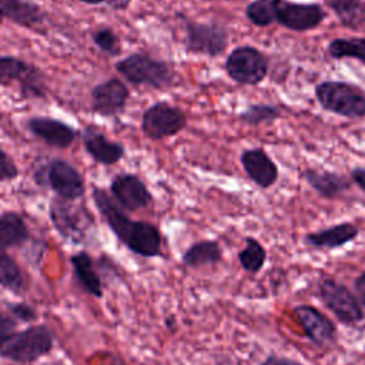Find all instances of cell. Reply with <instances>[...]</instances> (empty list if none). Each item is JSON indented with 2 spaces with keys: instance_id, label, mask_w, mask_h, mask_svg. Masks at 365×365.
Masks as SVG:
<instances>
[{
  "instance_id": "f35d334b",
  "label": "cell",
  "mask_w": 365,
  "mask_h": 365,
  "mask_svg": "<svg viewBox=\"0 0 365 365\" xmlns=\"http://www.w3.org/2000/svg\"><path fill=\"white\" fill-rule=\"evenodd\" d=\"M106 3L113 10H125L130 6L131 0H107Z\"/></svg>"
},
{
  "instance_id": "d6a6232c",
  "label": "cell",
  "mask_w": 365,
  "mask_h": 365,
  "mask_svg": "<svg viewBox=\"0 0 365 365\" xmlns=\"http://www.w3.org/2000/svg\"><path fill=\"white\" fill-rule=\"evenodd\" d=\"M17 175L19 168L14 160L3 148H0V181H11L17 178Z\"/></svg>"
},
{
  "instance_id": "f546056e",
  "label": "cell",
  "mask_w": 365,
  "mask_h": 365,
  "mask_svg": "<svg viewBox=\"0 0 365 365\" xmlns=\"http://www.w3.org/2000/svg\"><path fill=\"white\" fill-rule=\"evenodd\" d=\"M30 63L14 56H0V86L9 87L13 83H20Z\"/></svg>"
},
{
  "instance_id": "ba28073f",
  "label": "cell",
  "mask_w": 365,
  "mask_h": 365,
  "mask_svg": "<svg viewBox=\"0 0 365 365\" xmlns=\"http://www.w3.org/2000/svg\"><path fill=\"white\" fill-rule=\"evenodd\" d=\"M224 67L234 83L257 86L267 77L269 63L259 48L252 46H238L228 54Z\"/></svg>"
},
{
  "instance_id": "2e32d148",
  "label": "cell",
  "mask_w": 365,
  "mask_h": 365,
  "mask_svg": "<svg viewBox=\"0 0 365 365\" xmlns=\"http://www.w3.org/2000/svg\"><path fill=\"white\" fill-rule=\"evenodd\" d=\"M240 160L248 178L259 188L267 190L277 182L278 167L264 148H247L241 153Z\"/></svg>"
},
{
  "instance_id": "30bf717a",
  "label": "cell",
  "mask_w": 365,
  "mask_h": 365,
  "mask_svg": "<svg viewBox=\"0 0 365 365\" xmlns=\"http://www.w3.org/2000/svg\"><path fill=\"white\" fill-rule=\"evenodd\" d=\"M185 125L187 114L180 107L167 101L151 104L141 117V131L154 141L177 135Z\"/></svg>"
},
{
  "instance_id": "44dd1931",
  "label": "cell",
  "mask_w": 365,
  "mask_h": 365,
  "mask_svg": "<svg viewBox=\"0 0 365 365\" xmlns=\"http://www.w3.org/2000/svg\"><path fill=\"white\" fill-rule=\"evenodd\" d=\"M222 259V248L215 240H201L191 244L181 255V262L187 268L198 269L211 267Z\"/></svg>"
},
{
  "instance_id": "7a4b0ae2",
  "label": "cell",
  "mask_w": 365,
  "mask_h": 365,
  "mask_svg": "<svg viewBox=\"0 0 365 365\" xmlns=\"http://www.w3.org/2000/svg\"><path fill=\"white\" fill-rule=\"evenodd\" d=\"M315 97L322 110L345 118L365 117V90L339 80H325L317 84Z\"/></svg>"
},
{
  "instance_id": "5b68a950",
  "label": "cell",
  "mask_w": 365,
  "mask_h": 365,
  "mask_svg": "<svg viewBox=\"0 0 365 365\" xmlns=\"http://www.w3.org/2000/svg\"><path fill=\"white\" fill-rule=\"evenodd\" d=\"M51 348V331L46 325H31L3 338L0 341V356L19 364H31L47 355Z\"/></svg>"
},
{
  "instance_id": "6da1fadb",
  "label": "cell",
  "mask_w": 365,
  "mask_h": 365,
  "mask_svg": "<svg viewBox=\"0 0 365 365\" xmlns=\"http://www.w3.org/2000/svg\"><path fill=\"white\" fill-rule=\"evenodd\" d=\"M93 201L114 235L134 254L144 258L161 255L163 237L160 230L147 221H134L114 202L101 188L96 187L91 192Z\"/></svg>"
},
{
  "instance_id": "ffe728a7",
  "label": "cell",
  "mask_w": 365,
  "mask_h": 365,
  "mask_svg": "<svg viewBox=\"0 0 365 365\" xmlns=\"http://www.w3.org/2000/svg\"><path fill=\"white\" fill-rule=\"evenodd\" d=\"M0 11L4 19L29 30H37L43 26L46 19L38 4L29 0H0Z\"/></svg>"
},
{
  "instance_id": "60d3db41",
  "label": "cell",
  "mask_w": 365,
  "mask_h": 365,
  "mask_svg": "<svg viewBox=\"0 0 365 365\" xmlns=\"http://www.w3.org/2000/svg\"><path fill=\"white\" fill-rule=\"evenodd\" d=\"M3 20H4V16H3V13H1V11H0V24H1V23H3Z\"/></svg>"
},
{
  "instance_id": "cb8c5ba5",
  "label": "cell",
  "mask_w": 365,
  "mask_h": 365,
  "mask_svg": "<svg viewBox=\"0 0 365 365\" xmlns=\"http://www.w3.org/2000/svg\"><path fill=\"white\" fill-rule=\"evenodd\" d=\"M325 4L344 27L354 31L365 27V0H325Z\"/></svg>"
},
{
  "instance_id": "3957f363",
  "label": "cell",
  "mask_w": 365,
  "mask_h": 365,
  "mask_svg": "<svg viewBox=\"0 0 365 365\" xmlns=\"http://www.w3.org/2000/svg\"><path fill=\"white\" fill-rule=\"evenodd\" d=\"M48 215L56 231L73 244H86L94 232V218L84 204L56 197L50 202Z\"/></svg>"
},
{
  "instance_id": "e575fe53",
  "label": "cell",
  "mask_w": 365,
  "mask_h": 365,
  "mask_svg": "<svg viewBox=\"0 0 365 365\" xmlns=\"http://www.w3.org/2000/svg\"><path fill=\"white\" fill-rule=\"evenodd\" d=\"M259 365H304L302 362L288 358V356H281V355H275V354H269L267 355Z\"/></svg>"
},
{
  "instance_id": "e0dca14e",
  "label": "cell",
  "mask_w": 365,
  "mask_h": 365,
  "mask_svg": "<svg viewBox=\"0 0 365 365\" xmlns=\"http://www.w3.org/2000/svg\"><path fill=\"white\" fill-rule=\"evenodd\" d=\"M81 140L88 155L96 163L103 165H113L118 163L125 154V148L121 143L111 141L104 133L93 125H88L83 130Z\"/></svg>"
},
{
  "instance_id": "7402d4cb",
  "label": "cell",
  "mask_w": 365,
  "mask_h": 365,
  "mask_svg": "<svg viewBox=\"0 0 365 365\" xmlns=\"http://www.w3.org/2000/svg\"><path fill=\"white\" fill-rule=\"evenodd\" d=\"M70 262L81 288L94 295L96 298L103 297V282L94 267L93 258L86 251H78L70 257Z\"/></svg>"
},
{
  "instance_id": "d4e9b609",
  "label": "cell",
  "mask_w": 365,
  "mask_h": 365,
  "mask_svg": "<svg viewBox=\"0 0 365 365\" xmlns=\"http://www.w3.org/2000/svg\"><path fill=\"white\" fill-rule=\"evenodd\" d=\"M327 53L336 60L355 58L365 64V37L332 38L327 46Z\"/></svg>"
},
{
  "instance_id": "ac0fdd59",
  "label": "cell",
  "mask_w": 365,
  "mask_h": 365,
  "mask_svg": "<svg viewBox=\"0 0 365 365\" xmlns=\"http://www.w3.org/2000/svg\"><path fill=\"white\" fill-rule=\"evenodd\" d=\"M359 235V228L348 221L305 234L304 242L314 250H336L352 242Z\"/></svg>"
},
{
  "instance_id": "5bb4252c",
  "label": "cell",
  "mask_w": 365,
  "mask_h": 365,
  "mask_svg": "<svg viewBox=\"0 0 365 365\" xmlns=\"http://www.w3.org/2000/svg\"><path fill=\"white\" fill-rule=\"evenodd\" d=\"M304 335L317 346L332 345L336 339V327L322 311L309 304H299L294 307Z\"/></svg>"
},
{
  "instance_id": "9c48e42d",
  "label": "cell",
  "mask_w": 365,
  "mask_h": 365,
  "mask_svg": "<svg viewBox=\"0 0 365 365\" xmlns=\"http://www.w3.org/2000/svg\"><path fill=\"white\" fill-rule=\"evenodd\" d=\"M228 47V30L220 21L185 20V50L208 57L221 56Z\"/></svg>"
},
{
  "instance_id": "d590c367",
  "label": "cell",
  "mask_w": 365,
  "mask_h": 365,
  "mask_svg": "<svg viewBox=\"0 0 365 365\" xmlns=\"http://www.w3.org/2000/svg\"><path fill=\"white\" fill-rule=\"evenodd\" d=\"M354 294L361 302L362 308H365V271L358 274L354 279Z\"/></svg>"
},
{
  "instance_id": "4dcf8cb0",
  "label": "cell",
  "mask_w": 365,
  "mask_h": 365,
  "mask_svg": "<svg viewBox=\"0 0 365 365\" xmlns=\"http://www.w3.org/2000/svg\"><path fill=\"white\" fill-rule=\"evenodd\" d=\"M245 17L257 27H267L275 23L272 0H254L245 7Z\"/></svg>"
},
{
  "instance_id": "9a60e30c",
  "label": "cell",
  "mask_w": 365,
  "mask_h": 365,
  "mask_svg": "<svg viewBox=\"0 0 365 365\" xmlns=\"http://www.w3.org/2000/svg\"><path fill=\"white\" fill-rule=\"evenodd\" d=\"M26 125L33 135L56 148L70 147L77 137V133L71 125L53 117L34 115L27 120Z\"/></svg>"
},
{
  "instance_id": "52a82bcc",
  "label": "cell",
  "mask_w": 365,
  "mask_h": 365,
  "mask_svg": "<svg viewBox=\"0 0 365 365\" xmlns=\"http://www.w3.org/2000/svg\"><path fill=\"white\" fill-rule=\"evenodd\" d=\"M34 180L40 185H47L63 200L77 201L86 192L83 175L66 160L53 158L37 167Z\"/></svg>"
},
{
  "instance_id": "f1b7e54d",
  "label": "cell",
  "mask_w": 365,
  "mask_h": 365,
  "mask_svg": "<svg viewBox=\"0 0 365 365\" xmlns=\"http://www.w3.org/2000/svg\"><path fill=\"white\" fill-rule=\"evenodd\" d=\"M21 98H44L47 93V84L44 73L34 64H30L23 80L19 83Z\"/></svg>"
},
{
  "instance_id": "83f0119b",
  "label": "cell",
  "mask_w": 365,
  "mask_h": 365,
  "mask_svg": "<svg viewBox=\"0 0 365 365\" xmlns=\"http://www.w3.org/2000/svg\"><path fill=\"white\" fill-rule=\"evenodd\" d=\"M281 115V108L274 104L257 103L250 104L238 114V120L248 125H259L265 123H274Z\"/></svg>"
},
{
  "instance_id": "7c38bea8",
  "label": "cell",
  "mask_w": 365,
  "mask_h": 365,
  "mask_svg": "<svg viewBox=\"0 0 365 365\" xmlns=\"http://www.w3.org/2000/svg\"><path fill=\"white\" fill-rule=\"evenodd\" d=\"M130 90L117 77L96 84L90 93L91 110L103 117H117L127 106Z\"/></svg>"
},
{
  "instance_id": "8fae6325",
  "label": "cell",
  "mask_w": 365,
  "mask_h": 365,
  "mask_svg": "<svg viewBox=\"0 0 365 365\" xmlns=\"http://www.w3.org/2000/svg\"><path fill=\"white\" fill-rule=\"evenodd\" d=\"M275 23L292 31H309L317 29L327 17L319 3L272 0Z\"/></svg>"
},
{
  "instance_id": "ab89813d",
  "label": "cell",
  "mask_w": 365,
  "mask_h": 365,
  "mask_svg": "<svg viewBox=\"0 0 365 365\" xmlns=\"http://www.w3.org/2000/svg\"><path fill=\"white\" fill-rule=\"evenodd\" d=\"M80 3H84V4H90V6H97V4H101V3H106L107 0H78Z\"/></svg>"
},
{
  "instance_id": "277c9868",
  "label": "cell",
  "mask_w": 365,
  "mask_h": 365,
  "mask_svg": "<svg viewBox=\"0 0 365 365\" xmlns=\"http://www.w3.org/2000/svg\"><path fill=\"white\" fill-rule=\"evenodd\" d=\"M114 67L133 86H147L161 90L171 87L174 83L171 66L165 60L145 53H133L118 60Z\"/></svg>"
},
{
  "instance_id": "484cf974",
  "label": "cell",
  "mask_w": 365,
  "mask_h": 365,
  "mask_svg": "<svg viewBox=\"0 0 365 365\" xmlns=\"http://www.w3.org/2000/svg\"><path fill=\"white\" fill-rule=\"evenodd\" d=\"M241 268L248 274H258L267 262L265 247L254 237H245L244 248L238 252Z\"/></svg>"
},
{
  "instance_id": "1f68e13d",
  "label": "cell",
  "mask_w": 365,
  "mask_h": 365,
  "mask_svg": "<svg viewBox=\"0 0 365 365\" xmlns=\"http://www.w3.org/2000/svg\"><path fill=\"white\" fill-rule=\"evenodd\" d=\"M91 38L97 48L110 57L118 56L121 53V41L111 27H98L91 33Z\"/></svg>"
},
{
  "instance_id": "603a6c76",
  "label": "cell",
  "mask_w": 365,
  "mask_h": 365,
  "mask_svg": "<svg viewBox=\"0 0 365 365\" xmlns=\"http://www.w3.org/2000/svg\"><path fill=\"white\" fill-rule=\"evenodd\" d=\"M30 237L23 217L14 211L0 214V251L23 245Z\"/></svg>"
},
{
  "instance_id": "836d02e7",
  "label": "cell",
  "mask_w": 365,
  "mask_h": 365,
  "mask_svg": "<svg viewBox=\"0 0 365 365\" xmlns=\"http://www.w3.org/2000/svg\"><path fill=\"white\" fill-rule=\"evenodd\" d=\"M10 311L13 314V318H17V319L24 321V322H30V321H34L37 318L36 309L31 305L24 304V302L13 304L10 307Z\"/></svg>"
},
{
  "instance_id": "8992f818",
  "label": "cell",
  "mask_w": 365,
  "mask_h": 365,
  "mask_svg": "<svg viewBox=\"0 0 365 365\" xmlns=\"http://www.w3.org/2000/svg\"><path fill=\"white\" fill-rule=\"evenodd\" d=\"M317 295L324 307L338 322L354 327L364 321L365 311L355 294L332 277H322L317 287Z\"/></svg>"
},
{
  "instance_id": "8d00e7d4",
  "label": "cell",
  "mask_w": 365,
  "mask_h": 365,
  "mask_svg": "<svg viewBox=\"0 0 365 365\" xmlns=\"http://www.w3.org/2000/svg\"><path fill=\"white\" fill-rule=\"evenodd\" d=\"M16 328V321L13 317H9L3 312H0V341L14 332Z\"/></svg>"
},
{
  "instance_id": "d6986e66",
  "label": "cell",
  "mask_w": 365,
  "mask_h": 365,
  "mask_svg": "<svg viewBox=\"0 0 365 365\" xmlns=\"http://www.w3.org/2000/svg\"><path fill=\"white\" fill-rule=\"evenodd\" d=\"M302 178L319 197L325 200H335L351 188V182L345 175L329 170H317L309 167L302 171Z\"/></svg>"
},
{
  "instance_id": "4fadbf2b",
  "label": "cell",
  "mask_w": 365,
  "mask_h": 365,
  "mask_svg": "<svg viewBox=\"0 0 365 365\" xmlns=\"http://www.w3.org/2000/svg\"><path fill=\"white\" fill-rule=\"evenodd\" d=\"M110 192L115 202L125 211L147 208L153 201V195L144 181L131 173L117 174L110 181Z\"/></svg>"
},
{
  "instance_id": "4316f807",
  "label": "cell",
  "mask_w": 365,
  "mask_h": 365,
  "mask_svg": "<svg viewBox=\"0 0 365 365\" xmlns=\"http://www.w3.org/2000/svg\"><path fill=\"white\" fill-rule=\"evenodd\" d=\"M0 285L14 294L21 292L24 287V278L19 264L6 251H0Z\"/></svg>"
},
{
  "instance_id": "74e56055",
  "label": "cell",
  "mask_w": 365,
  "mask_h": 365,
  "mask_svg": "<svg viewBox=\"0 0 365 365\" xmlns=\"http://www.w3.org/2000/svg\"><path fill=\"white\" fill-rule=\"evenodd\" d=\"M351 178L358 185V188L365 194V168L364 167H355L351 171Z\"/></svg>"
}]
</instances>
